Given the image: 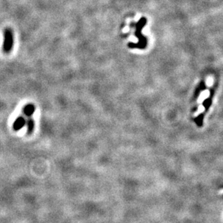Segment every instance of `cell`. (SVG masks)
<instances>
[{"label": "cell", "instance_id": "6da1fadb", "mask_svg": "<svg viewBox=\"0 0 223 223\" xmlns=\"http://www.w3.org/2000/svg\"><path fill=\"white\" fill-rule=\"evenodd\" d=\"M14 46V34L11 28H5L3 33L2 51L5 54H9Z\"/></svg>", "mask_w": 223, "mask_h": 223}, {"label": "cell", "instance_id": "7a4b0ae2", "mask_svg": "<svg viewBox=\"0 0 223 223\" xmlns=\"http://www.w3.org/2000/svg\"><path fill=\"white\" fill-rule=\"evenodd\" d=\"M25 124V120L23 117L20 116V117H18V119L15 120L14 123H13V129L15 131H18L22 129Z\"/></svg>", "mask_w": 223, "mask_h": 223}, {"label": "cell", "instance_id": "3957f363", "mask_svg": "<svg viewBox=\"0 0 223 223\" xmlns=\"http://www.w3.org/2000/svg\"><path fill=\"white\" fill-rule=\"evenodd\" d=\"M35 106H34L33 104L30 103V104L26 105V106H25L24 109H23V112L26 116H31L34 113V112H35Z\"/></svg>", "mask_w": 223, "mask_h": 223}, {"label": "cell", "instance_id": "277c9868", "mask_svg": "<svg viewBox=\"0 0 223 223\" xmlns=\"http://www.w3.org/2000/svg\"><path fill=\"white\" fill-rule=\"evenodd\" d=\"M28 134H30L32 132H33V129H34V121L32 119H30L28 121Z\"/></svg>", "mask_w": 223, "mask_h": 223}]
</instances>
